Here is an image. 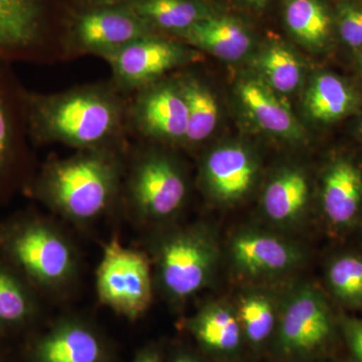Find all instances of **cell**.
<instances>
[{
    "label": "cell",
    "mask_w": 362,
    "mask_h": 362,
    "mask_svg": "<svg viewBox=\"0 0 362 362\" xmlns=\"http://www.w3.org/2000/svg\"><path fill=\"white\" fill-rule=\"evenodd\" d=\"M128 4L154 32L178 39L195 23L216 13L206 0H130Z\"/></svg>",
    "instance_id": "d6986e66"
},
{
    "label": "cell",
    "mask_w": 362,
    "mask_h": 362,
    "mask_svg": "<svg viewBox=\"0 0 362 362\" xmlns=\"http://www.w3.org/2000/svg\"><path fill=\"white\" fill-rule=\"evenodd\" d=\"M237 313L245 340L252 346L258 349L275 334L277 311L268 295L258 292L247 294L240 300Z\"/></svg>",
    "instance_id": "484cf974"
},
{
    "label": "cell",
    "mask_w": 362,
    "mask_h": 362,
    "mask_svg": "<svg viewBox=\"0 0 362 362\" xmlns=\"http://www.w3.org/2000/svg\"><path fill=\"white\" fill-rule=\"evenodd\" d=\"M194 58V52L185 45L154 33L131 42L105 59L111 66L114 87L119 92L135 93Z\"/></svg>",
    "instance_id": "ba28073f"
},
{
    "label": "cell",
    "mask_w": 362,
    "mask_h": 362,
    "mask_svg": "<svg viewBox=\"0 0 362 362\" xmlns=\"http://www.w3.org/2000/svg\"><path fill=\"white\" fill-rule=\"evenodd\" d=\"M35 289L0 258V329H18L37 314Z\"/></svg>",
    "instance_id": "cb8c5ba5"
},
{
    "label": "cell",
    "mask_w": 362,
    "mask_h": 362,
    "mask_svg": "<svg viewBox=\"0 0 362 362\" xmlns=\"http://www.w3.org/2000/svg\"><path fill=\"white\" fill-rule=\"evenodd\" d=\"M238 1L242 2L243 4L251 7L252 9L261 11L268 6L270 0H238Z\"/></svg>",
    "instance_id": "1f68e13d"
},
{
    "label": "cell",
    "mask_w": 362,
    "mask_h": 362,
    "mask_svg": "<svg viewBox=\"0 0 362 362\" xmlns=\"http://www.w3.org/2000/svg\"><path fill=\"white\" fill-rule=\"evenodd\" d=\"M359 65H361V73H362V57L361 59V62H359Z\"/></svg>",
    "instance_id": "e575fe53"
},
{
    "label": "cell",
    "mask_w": 362,
    "mask_h": 362,
    "mask_svg": "<svg viewBox=\"0 0 362 362\" xmlns=\"http://www.w3.org/2000/svg\"><path fill=\"white\" fill-rule=\"evenodd\" d=\"M238 94L243 106L262 130L290 141L301 139L303 130L296 117L264 81H243Z\"/></svg>",
    "instance_id": "2e32d148"
},
{
    "label": "cell",
    "mask_w": 362,
    "mask_h": 362,
    "mask_svg": "<svg viewBox=\"0 0 362 362\" xmlns=\"http://www.w3.org/2000/svg\"><path fill=\"white\" fill-rule=\"evenodd\" d=\"M356 104L351 88L331 74H320L313 78L304 102L309 117L320 123L340 120L351 113Z\"/></svg>",
    "instance_id": "603a6c76"
},
{
    "label": "cell",
    "mask_w": 362,
    "mask_h": 362,
    "mask_svg": "<svg viewBox=\"0 0 362 362\" xmlns=\"http://www.w3.org/2000/svg\"><path fill=\"white\" fill-rule=\"evenodd\" d=\"M283 18L290 35L309 49H324L330 42L332 16L323 0H284Z\"/></svg>",
    "instance_id": "7402d4cb"
},
{
    "label": "cell",
    "mask_w": 362,
    "mask_h": 362,
    "mask_svg": "<svg viewBox=\"0 0 362 362\" xmlns=\"http://www.w3.org/2000/svg\"><path fill=\"white\" fill-rule=\"evenodd\" d=\"M337 327L323 295L311 286L293 293L278 316L274 349L286 362L317 361L334 344Z\"/></svg>",
    "instance_id": "277c9868"
},
{
    "label": "cell",
    "mask_w": 362,
    "mask_h": 362,
    "mask_svg": "<svg viewBox=\"0 0 362 362\" xmlns=\"http://www.w3.org/2000/svg\"><path fill=\"white\" fill-rule=\"evenodd\" d=\"M119 183L120 163L114 148L81 150L47 164L33 183V194L70 220L88 221L111 206Z\"/></svg>",
    "instance_id": "7a4b0ae2"
},
{
    "label": "cell",
    "mask_w": 362,
    "mask_h": 362,
    "mask_svg": "<svg viewBox=\"0 0 362 362\" xmlns=\"http://www.w3.org/2000/svg\"><path fill=\"white\" fill-rule=\"evenodd\" d=\"M128 189L135 209L145 218L163 220L185 204L187 185L175 161L157 151L135 159Z\"/></svg>",
    "instance_id": "9c48e42d"
},
{
    "label": "cell",
    "mask_w": 362,
    "mask_h": 362,
    "mask_svg": "<svg viewBox=\"0 0 362 362\" xmlns=\"http://www.w3.org/2000/svg\"><path fill=\"white\" fill-rule=\"evenodd\" d=\"M135 362H160L158 357L153 354H143V356L138 357L137 361Z\"/></svg>",
    "instance_id": "d6a6232c"
},
{
    "label": "cell",
    "mask_w": 362,
    "mask_h": 362,
    "mask_svg": "<svg viewBox=\"0 0 362 362\" xmlns=\"http://www.w3.org/2000/svg\"><path fill=\"white\" fill-rule=\"evenodd\" d=\"M128 120L136 132L149 139L185 143L187 108L178 81H157L136 90L128 105Z\"/></svg>",
    "instance_id": "30bf717a"
},
{
    "label": "cell",
    "mask_w": 362,
    "mask_h": 362,
    "mask_svg": "<svg viewBox=\"0 0 362 362\" xmlns=\"http://www.w3.org/2000/svg\"><path fill=\"white\" fill-rule=\"evenodd\" d=\"M331 291L343 303L362 307V258L345 255L331 263L327 271Z\"/></svg>",
    "instance_id": "83f0119b"
},
{
    "label": "cell",
    "mask_w": 362,
    "mask_h": 362,
    "mask_svg": "<svg viewBox=\"0 0 362 362\" xmlns=\"http://www.w3.org/2000/svg\"><path fill=\"white\" fill-rule=\"evenodd\" d=\"M361 137H362V126H361Z\"/></svg>",
    "instance_id": "8d00e7d4"
},
{
    "label": "cell",
    "mask_w": 362,
    "mask_h": 362,
    "mask_svg": "<svg viewBox=\"0 0 362 362\" xmlns=\"http://www.w3.org/2000/svg\"><path fill=\"white\" fill-rule=\"evenodd\" d=\"M308 362H324V361H308Z\"/></svg>",
    "instance_id": "d590c367"
},
{
    "label": "cell",
    "mask_w": 362,
    "mask_h": 362,
    "mask_svg": "<svg viewBox=\"0 0 362 362\" xmlns=\"http://www.w3.org/2000/svg\"><path fill=\"white\" fill-rule=\"evenodd\" d=\"M101 343L94 333L77 323H66L37 343L35 362H101Z\"/></svg>",
    "instance_id": "ffe728a7"
},
{
    "label": "cell",
    "mask_w": 362,
    "mask_h": 362,
    "mask_svg": "<svg viewBox=\"0 0 362 362\" xmlns=\"http://www.w3.org/2000/svg\"><path fill=\"white\" fill-rule=\"evenodd\" d=\"M100 300L117 313L135 319L152 301V278L148 259L142 252L112 240L105 247L97 270Z\"/></svg>",
    "instance_id": "5b68a950"
},
{
    "label": "cell",
    "mask_w": 362,
    "mask_h": 362,
    "mask_svg": "<svg viewBox=\"0 0 362 362\" xmlns=\"http://www.w3.org/2000/svg\"><path fill=\"white\" fill-rule=\"evenodd\" d=\"M254 157L244 147L226 145L207 156L202 168L204 185L216 201L232 204L251 189L257 175Z\"/></svg>",
    "instance_id": "4fadbf2b"
},
{
    "label": "cell",
    "mask_w": 362,
    "mask_h": 362,
    "mask_svg": "<svg viewBox=\"0 0 362 362\" xmlns=\"http://www.w3.org/2000/svg\"><path fill=\"white\" fill-rule=\"evenodd\" d=\"M175 362H201L199 359L195 358V357L192 356H187V354H185V356H178L177 358L175 359Z\"/></svg>",
    "instance_id": "836d02e7"
},
{
    "label": "cell",
    "mask_w": 362,
    "mask_h": 362,
    "mask_svg": "<svg viewBox=\"0 0 362 362\" xmlns=\"http://www.w3.org/2000/svg\"><path fill=\"white\" fill-rule=\"evenodd\" d=\"M51 28V0H0V59H39Z\"/></svg>",
    "instance_id": "7c38bea8"
},
{
    "label": "cell",
    "mask_w": 362,
    "mask_h": 362,
    "mask_svg": "<svg viewBox=\"0 0 362 362\" xmlns=\"http://www.w3.org/2000/svg\"><path fill=\"white\" fill-rule=\"evenodd\" d=\"M341 332L354 362H362V321L343 318Z\"/></svg>",
    "instance_id": "f546056e"
},
{
    "label": "cell",
    "mask_w": 362,
    "mask_h": 362,
    "mask_svg": "<svg viewBox=\"0 0 362 362\" xmlns=\"http://www.w3.org/2000/svg\"><path fill=\"white\" fill-rule=\"evenodd\" d=\"M82 7L115 6V4H128L130 0H78Z\"/></svg>",
    "instance_id": "4dcf8cb0"
},
{
    "label": "cell",
    "mask_w": 362,
    "mask_h": 362,
    "mask_svg": "<svg viewBox=\"0 0 362 362\" xmlns=\"http://www.w3.org/2000/svg\"><path fill=\"white\" fill-rule=\"evenodd\" d=\"M230 256L238 270L256 277L290 270L301 259L299 251L289 243L252 230L233 238Z\"/></svg>",
    "instance_id": "5bb4252c"
},
{
    "label": "cell",
    "mask_w": 362,
    "mask_h": 362,
    "mask_svg": "<svg viewBox=\"0 0 362 362\" xmlns=\"http://www.w3.org/2000/svg\"><path fill=\"white\" fill-rule=\"evenodd\" d=\"M218 247L204 230H183L162 243L158 272L164 290L171 297L185 299L201 291L213 275Z\"/></svg>",
    "instance_id": "52a82bcc"
},
{
    "label": "cell",
    "mask_w": 362,
    "mask_h": 362,
    "mask_svg": "<svg viewBox=\"0 0 362 362\" xmlns=\"http://www.w3.org/2000/svg\"><path fill=\"white\" fill-rule=\"evenodd\" d=\"M362 202V175L352 162H333L323 177L322 204L326 218L337 228L356 220Z\"/></svg>",
    "instance_id": "e0dca14e"
},
{
    "label": "cell",
    "mask_w": 362,
    "mask_h": 362,
    "mask_svg": "<svg viewBox=\"0 0 362 362\" xmlns=\"http://www.w3.org/2000/svg\"><path fill=\"white\" fill-rule=\"evenodd\" d=\"M0 258L33 289L63 284L76 266L68 240L47 221L30 214L14 216L0 226Z\"/></svg>",
    "instance_id": "3957f363"
},
{
    "label": "cell",
    "mask_w": 362,
    "mask_h": 362,
    "mask_svg": "<svg viewBox=\"0 0 362 362\" xmlns=\"http://www.w3.org/2000/svg\"><path fill=\"white\" fill-rule=\"evenodd\" d=\"M189 330L207 351L216 356H235L245 341L237 311L228 305H206L190 320Z\"/></svg>",
    "instance_id": "ac0fdd59"
},
{
    "label": "cell",
    "mask_w": 362,
    "mask_h": 362,
    "mask_svg": "<svg viewBox=\"0 0 362 362\" xmlns=\"http://www.w3.org/2000/svg\"><path fill=\"white\" fill-rule=\"evenodd\" d=\"M185 44L225 61H239L251 51L252 33L243 21L218 13L195 23L180 37Z\"/></svg>",
    "instance_id": "9a60e30c"
},
{
    "label": "cell",
    "mask_w": 362,
    "mask_h": 362,
    "mask_svg": "<svg viewBox=\"0 0 362 362\" xmlns=\"http://www.w3.org/2000/svg\"><path fill=\"white\" fill-rule=\"evenodd\" d=\"M113 84L42 94L25 90L26 130L35 144L114 148L128 127V105Z\"/></svg>",
    "instance_id": "6da1fadb"
},
{
    "label": "cell",
    "mask_w": 362,
    "mask_h": 362,
    "mask_svg": "<svg viewBox=\"0 0 362 362\" xmlns=\"http://www.w3.org/2000/svg\"><path fill=\"white\" fill-rule=\"evenodd\" d=\"M0 59V199L23 180L26 162L25 90Z\"/></svg>",
    "instance_id": "8fae6325"
},
{
    "label": "cell",
    "mask_w": 362,
    "mask_h": 362,
    "mask_svg": "<svg viewBox=\"0 0 362 362\" xmlns=\"http://www.w3.org/2000/svg\"><path fill=\"white\" fill-rule=\"evenodd\" d=\"M309 199V183L303 171L286 168L267 185L264 211L274 223L289 225L303 214Z\"/></svg>",
    "instance_id": "44dd1931"
},
{
    "label": "cell",
    "mask_w": 362,
    "mask_h": 362,
    "mask_svg": "<svg viewBox=\"0 0 362 362\" xmlns=\"http://www.w3.org/2000/svg\"><path fill=\"white\" fill-rule=\"evenodd\" d=\"M258 66L264 82L275 92H294L301 83V64L294 52L284 45H268L259 56Z\"/></svg>",
    "instance_id": "4316f807"
},
{
    "label": "cell",
    "mask_w": 362,
    "mask_h": 362,
    "mask_svg": "<svg viewBox=\"0 0 362 362\" xmlns=\"http://www.w3.org/2000/svg\"><path fill=\"white\" fill-rule=\"evenodd\" d=\"M187 108V144L197 145L209 139L218 123L220 110L211 89L199 78L187 76L178 78Z\"/></svg>",
    "instance_id": "d4e9b609"
},
{
    "label": "cell",
    "mask_w": 362,
    "mask_h": 362,
    "mask_svg": "<svg viewBox=\"0 0 362 362\" xmlns=\"http://www.w3.org/2000/svg\"><path fill=\"white\" fill-rule=\"evenodd\" d=\"M338 30L343 42L352 49L362 47V6L343 2L338 9Z\"/></svg>",
    "instance_id": "f1b7e54d"
},
{
    "label": "cell",
    "mask_w": 362,
    "mask_h": 362,
    "mask_svg": "<svg viewBox=\"0 0 362 362\" xmlns=\"http://www.w3.org/2000/svg\"><path fill=\"white\" fill-rule=\"evenodd\" d=\"M157 33L129 4L81 7L71 16L66 33L71 51L107 58L135 42Z\"/></svg>",
    "instance_id": "8992f818"
}]
</instances>
